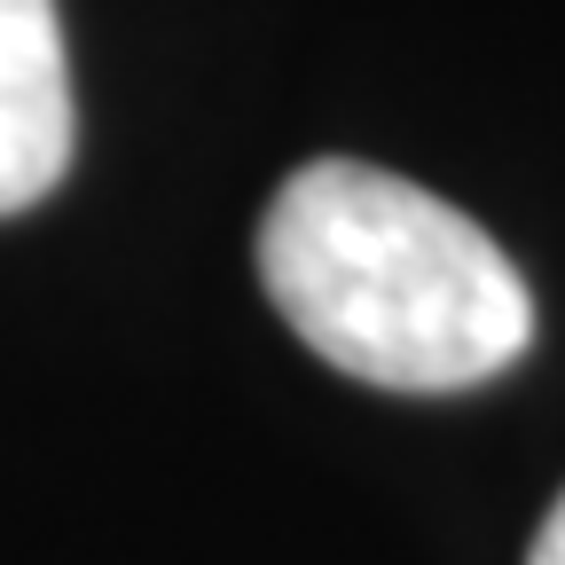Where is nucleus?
Masks as SVG:
<instances>
[{
    "instance_id": "obj_2",
    "label": "nucleus",
    "mask_w": 565,
    "mask_h": 565,
    "mask_svg": "<svg viewBox=\"0 0 565 565\" xmlns=\"http://www.w3.org/2000/svg\"><path fill=\"white\" fill-rule=\"evenodd\" d=\"M71 63L55 0H0V221L71 173Z\"/></svg>"
},
{
    "instance_id": "obj_3",
    "label": "nucleus",
    "mask_w": 565,
    "mask_h": 565,
    "mask_svg": "<svg viewBox=\"0 0 565 565\" xmlns=\"http://www.w3.org/2000/svg\"><path fill=\"white\" fill-rule=\"evenodd\" d=\"M526 565H565V494L550 503V519H542V534H534V550H526Z\"/></svg>"
},
{
    "instance_id": "obj_1",
    "label": "nucleus",
    "mask_w": 565,
    "mask_h": 565,
    "mask_svg": "<svg viewBox=\"0 0 565 565\" xmlns=\"http://www.w3.org/2000/svg\"><path fill=\"white\" fill-rule=\"evenodd\" d=\"M259 282L330 370L463 393L534 345V291L471 212L362 158H315L259 221Z\"/></svg>"
}]
</instances>
